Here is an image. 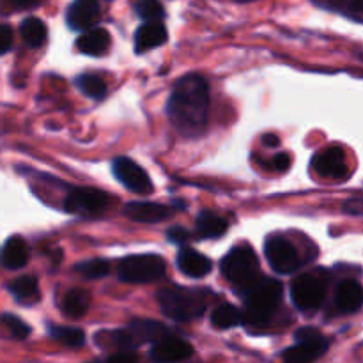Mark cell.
<instances>
[{
  "instance_id": "obj_1",
  "label": "cell",
  "mask_w": 363,
  "mask_h": 363,
  "mask_svg": "<svg viewBox=\"0 0 363 363\" xmlns=\"http://www.w3.org/2000/svg\"><path fill=\"white\" fill-rule=\"evenodd\" d=\"M209 89L204 77L194 73L177 82L167 103V113L177 131L197 135L208 121Z\"/></svg>"
},
{
  "instance_id": "obj_2",
  "label": "cell",
  "mask_w": 363,
  "mask_h": 363,
  "mask_svg": "<svg viewBox=\"0 0 363 363\" xmlns=\"http://www.w3.org/2000/svg\"><path fill=\"white\" fill-rule=\"evenodd\" d=\"M240 293L245 298V311L241 312L243 321L261 326L275 314L282 300V284L277 279H255Z\"/></svg>"
},
{
  "instance_id": "obj_3",
  "label": "cell",
  "mask_w": 363,
  "mask_h": 363,
  "mask_svg": "<svg viewBox=\"0 0 363 363\" xmlns=\"http://www.w3.org/2000/svg\"><path fill=\"white\" fill-rule=\"evenodd\" d=\"M158 303L163 314L172 321L188 323L199 319L206 311V294L190 287L169 286L158 293Z\"/></svg>"
},
{
  "instance_id": "obj_4",
  "label": "cell",
  "mask_w": 363,
  "mask_h": 363,
  "mask_svg": "<svg viewBox=\"0 0 363 363\" xmlns=\"http://www.w3.org/2000/svg\"><path fill=\"white\" fill-rule=\"evenodd\" d=\"M220 269H222L227 282L233 284L238 291H243L255 279H259L257 255L248 247H234L222 259Z\"/></svg>"
},
{
  "instance_id": "obj_5",
  "label": "cell",
  "mask_w": 363,
  "mask_h": 363,
  "mask_svg": "<svg viewBox=\"0 0 363 363\" xmlns=\"http://www.w3.org/2000/svg\"><path fill=\"white\" fill-rule=\"evenodd\" d=\"M167 262L160 255H130L117 266V275L128 284H149L163 279Z\"/></svg>"
},
{
  "instance_id": "obj_6",
  "label": "cell",
  "mask_w": 363,
  "mask_h": 363,
  "mask_svg": "<svg viewBox=\"0 0 363 363\" xmlns=\"http://www.w3.org/2000/svg\"><path fill=\"white\" fill-rule=\"evenodd\" d=\"M326 286H328V279H326L325 272H308L298 277L291 286V298L296 308L301 312H312L318 307H321L323 300L326 294Z\"/></svg>"
},
{
  "instance_id": "obj_7",
  "label": "cell",
  "mask_w": 363,
  "mask_h": 363,
  "mask_svg": "<svg viewBox=\"0 0 363 363\" xmlns=\"http://www.w3.org/2000/svg\"><path fill=\"white\" fill-rule=\"evenodd\" d=\"M328 350V340L321 332L311 326H305L296 332V346L287 347L282 358L289 363H308L321 358Z\"/></svg>"
},
{
  "instance_id": "obj_8",
  "label": "cell",
  "mask_w": 363,
  "mask_h": 363,
  "mask_svg": "<svg viewBox=\"0 0 363 363\" xmlns=\"http://www.w3.org/2000/svg\"><path fill=\"white\" fill-rule=\"evenodd\" d=\"M264 254L269 266L279 275H291V273L300 268L298 250L284 236H269L264 243Z\"/></svg>"
},
{
  "instance_id": "obj_9",
  "label": "cell",
  "mask_w": 363,
  "mask_h": 363,
  "mask_svg": "<svg viewBox=\"0 0 363 363\" xmlns=\"http://www.w3.org/2000/svg\"><path fill=\"white\" fill-rule=\"evenodd\" d=\"M112 170L117 181L124 184L128 190L140 195H147L152 191V183L149 179L147 172L138 163H135L133 160L123 158V156L116 158L112 163Z\"/></svg>"
},
{
  "instance_id": "obj_10",
  "label": "cell",
  "mask_w": 363,
  "mask_h": 363,
  "mask_svg": "<svg viewBox=\"0 0 363 363\" xmlns=\"http://www.w3.org/2000/svg\"><path fill=\"white\" fill-rule=\"evenodd\" d=\"M106 195L96 188H73L64 201V209L74 215H96L106 208Z\"/></svg>"
},
{
  "instance_id": "obj_11",
  "label": "cell",
  "mask_w": 363,
  "mask_h": 363,
  "mask_svg": "<svg viewBox=\"0 0 363 363\" xmlns=\"http://www.w3.org/2000/svg\"><path fill=\"white\" fill-rule=\"evenodd\" d=\"M312 169L319 176L332 177V179H344L347 176L346 155L340 147H328L326 151L318 152L312 160Z\"/></svg>"
},
{
  "instance_id": "obj_12",
  "label": "cell",
  "mask_w": 363,
  "mask_h": 363,
  "mask_svg": "<svg viewBox=\"0 0 363 363\" xmlns=\"http://www.w3.org/2000/svg\"><path fill=\"white\" fill-rule=\"evenodd\" d=\"M194 354V347L186 340L177 339V337L165 335L160 340H156L151 350V358L155 362L167 363V362H183Z\"/></svg>"
},
{
  "instance_id": "obj_13",
  "label": "cell",
  "mask_w": 363,
  "mask_h": 363,
  "mask_svg": "<svg viewBox=\"0 0 363 363\" xmlns=\"http://www.w3.org/2000/svg\"><path fill=\"white\" fill-rule=\"evenodd\" d=\"M101 16L98 0H74L66 14V21L73 30H87L94 27Z\"/></svg>"
},
{
  "instance_id": "obj_14",
  "label": "cell",
  "mask_w": 363,
  "mask_h": 363,
  "mask_svg": "<svg viewBox=\"0 0 363 363\" xmlns=\"http://www.w3.org/2000/svg\"><path fill=\"white\" fill-rule=\"evenodd\" d=\"M124 215L133 222L158 223L169 218L170 209L163 204H156V202H130L124 208Z\"/></svg>"
},
{
  "instance_id": "obj_15",
  "label": "cell",
  "mask_w": 363,
  "mask_h": 363,
  "mask_svg": "<svg viewBox=\"0 0 363 363\" xmlns=\"http://www.w3.org/2000/svg\"><path fill=\"white\" fill-rule=\"evenodd\" d=\"M176 262L179 272L184 273L186 277H191V279H202V277L211 272V261L206 255H202L201 252L194 250V248L179 250Z\"/></svg>"
},
{
  "instance_id": "obj_16",
  "label": "cell",
  "mask_w": 363,
  "mask_h": 363,
  "mask_svg": "<svg viewBox=\"0 0 363 363\" xmlns=\"http://www.w3.org/2000/svg\"><path fill=\"white\" fill-rule=\"evenodd\" d=\"M167 28L160 21H145L137 32H135V52L144 53L147 50L158 48L167 43Z\"/></svg>"
},
{
  "instance_id": "obj_17",
  "label": "cell",
  "mask_w": 363,
  "mask_h": 363,
  "mask_svg": "<svg viewBox=\"0 0 363 363\" xmlns=\"http://www.w3.org/2000/svg\"><path fill=\"white\" fill-rule=\"evenodd\" d=\"M30 259V250H28V245L25 243L21 238L14 236L4 243L2 250H0V262H2L4 268L7 269H20Z\"/></svg>"
},
{
  "instance_id": "obj_18",
  "label": "cell",
  "mask_w": 363,
  "mask_h": 363,
  "mask_svg": "<svg viewBox=\"0 0 363 363\" xmlns=\"http://www.w3.org/2000/svg\"><path fill=\"white\" fill-rule=\"evenodd\" d=\"M362 300L363 291L357 280H344V282H340V286L337 287L335 303L337 308H339L340 312H344V314H353V312L360 311Z\"/></svg>"
},
{
  "instance_id": "obj_19",
  "label": "cell",
  "mask_w": 363,
  "mask_h": 363,
  "mask_svg": "<svg viewBox=\"0 0 363 363\" xmlns=\"http://www.w3.org/2000/svg\"><path fill=\"white\" fill-rule=\"evenodd\" d=\"M110 46L108 30L101 27H91L84 30V34L78 38L77 48L85 55H101Z\"/></svg>"
},
{
  "instance_id": "obj_20",
  "label": "cell",
  "mask_w": 363,
  "mask_h": 363,
  "mask_svg": "<svg viewBox=\"0 0 363 363\" xmlns=\"http://www.w3.org/2000/svg\"><path fill=\"white\" fill-rule=\"evenodd\" d=\"M128 330H130L131 335H133L137 346H140V344H147V342L155 344L156 340H160L162 337H165L167 333H169V330H167L162 323L147 321V319H138V321H133L130 326H128Z\"/></svg>"
},
{
  "instance_id": "obj_21",
  "label": "cell",
  "mask_w": 363,
  "mask_h": 363,
  "mask_svg": "<svg viewBox=\"0 0 363 363\" xmlns=\"http://www.w3.org/2000/svg\"><path fill=\"white\" fill-rule=\"evenodd\" d=\"M91 305V294L84 289H69L62 298V314L78 319L87 314Z\"/></svg>"
},
{
  "instance_id": "obj_22",
  "label": "cell",
  "mask_w": 363,
  "mask_h": 363,
  "mask_svg": "<svg viewBox=\"0 0 363 363\" xmlns=\"http://www.w3.org/2000/svg\"><path fill=\"white\" fill-rule=\"evenodd\" d=\"M9 293L13 294L14 300L21 301V303H32L39 298L38 280L30 275L18 277L9 284Z\"/></svg>"
},
{
  "instance_id": "obj_23",
  "label": "cell",
  "mask_w": 363,
  "mask_h": 363,
  "mask_svg": "<svg viewBox=\"0 0 363 363\" xmlns=\"http://www.w3.org/2000/svg\"><path fill=\"white\" fill-rule=\"evenodd\" d=\"M227 222L215 213L202 211L197 216V233L202 238H220L227 233Z\"/></svg>"
},
{
  "instance_id": "obj_24",
  "label": "cell",
  "mask_w": 363,
  "mask_h": 363,
  "mask_svg": "<svg viewBox=\"0 0 363 363\" xmlns=\"http://www.w3.org/2000/svg\"><path fill=\"white\" fill-rule=\"evenodd\" d=\"M21 39L30 48H39L46 41V25L39 18H27L20 27Z\"/></svg>"
},
{
  "instance_id": "obj_25",
  "label": "cell",
  "mask_w": 363,
  "mask_h": 363,
  "mask_svg": "<svg viewBox=\"0 0 363 363\" xmlns=\"http://www.w3.org/2000/svg\"><path fill=\"white\" fill-rule=\"evenodd\" d=\"M211 323L215 328L229 330L241 325V323H243V318H241V311H238V308L233 307L230 303H223L218 305V307L213 311Z\"/></svg>"
},
{
  "instance_id": "obj_26",
  "label": "cell",
  "mask_w": 363,
  "mask_h": 363,
  "mask_svg": "<svg viewBox=\"0 0 363 363\" xmlns=\"http://www.w3.org/2000/svg\"><path fill=\"white\" fill-rule=\"evenodd\" d=\"M314 2L325 9L344 14L358 23L362 21V0H314Z\"/></svg>"
},
{
  "instance_id": "obj_27",
  "label": "cell",
  "mask_w": 363,
  "mask_h": 363,
  "mask_svg": "<svg viewBox=\"0 0 363 363\" xmlns=\"http://www.w3.org/2000/svg\"><path fill=\"white\" fill-rule=\"evenodd\" d=\"M48 333L50 337L67 347H80L85 342V333L78 328H71V326L48 325Z\"/></svg>"
},
{
  "instance_id": "obj_28",
  "label": "cell",
  "mask_w": 363,
  "mask_h": 363,
  "mask_svg": "<svg viewBox=\"0 0 363 363\" xmlns=\"http://www.w3.org/2000/svg\"><path fill=\"white\" fill-rule=\"evenodd\" d=\"M77 85L78 89L87 96V98L103 99L106 94L105 82H103L99 77H96V74H89V73L80 74V77L77 78Z\"/></svg>"
},
{
  "instance_id": "obj_29",
  "label": "cell",
  "mask_w": 363,
  "mask_h": 363,
  "mask_svg": "<svg viewBox=\"0 0 363 363\" xmlns=\"http://www.w3.org/2000/svg\"><path fill=\"white\" fill-rule=\"evenodd\" d=\"M74 272H78L80 275H84L85 279H103L105 275H108L110 264L105 259H91V261L78 262L74 266Z\"/></svg>"
},
{
  "instance_id": "obj_30",
  "label": "cell",
  "mask_w": 363,
  "mask_h": 363,
  "mask_svg": "<svg viewBox=\"0 0 363 363\" xmlns=\"http://www.w3.org/2000/svg\"><path fill=\"white\" fill-rule=\"evenodd\" d=\"M135 11L144 21H162L165 16V11L158 0H138L135 4Z\"/></svg>"
},
{
  "instance_id": "obj_31",
  "label": "cell",
  "mask_w": 363,
  "mask_h": 363,
  "mask_svg": "<svg viewBox=\"0 0 363 363\" xmlns=\"http://www.w3.org/2000/svg\"><path fill=\"white\" fill-rule=\"evenodd\" d=\"M0 321H2V325L9 330L11 335L18 340L27 339L28 333H30V328H28V326L25 325L20 318H16V315H13V314H4L2 318H0Z\"/></svg>"
},
{
  "instance_id": "obj_32",
  "label": "cell",
  "mask_w": 363,
  "mask_h": 363,
  "mask_svg": "<svg viewBox=\"0 0 363 363\" xmlns=\"http://www.w3.org/2000/svg\"><path fill=\"white\" fill-rule=\"evenodd\" d=\"M13 46V28L6 23H0V55L9 52Z\"/></svg>"
},
{
  "instance_id": "obj_33",
  "label": "cell",
  "mask_w": 363,
  "mask_h": 363,
  "mask_svg": "<svg viewBox=\"0 0 363 363\" xmlns=\"http://www.w3.org/2000/svg\"><path fill=\"white\" fill-rule=\"evenodd\" d=\"M167 238H169V241H172V243L179 245L188 240V233L183 227H172V229H169V233H167Z\"/></svg>"
},
{
  "instance_id": "obj_34",
  "label": "cell",
  "mask_w": 363,
  "mask_h": 363,
  "mask_svg": "<svg viewBox=\"0 0 363 363\" xmlns=\"http://www.w3.org/2000/svg\"><path fill=\"white\" fill-rule=\"evenodd\" d=\"M344 211L350 213V215L360 216L362 211H363L362 199L360 197H354V199H350V201H346V204H344Z\"/></svg>"
},
{
  "instance_id": "obj_35",
  "label": "cell",
  "mask_w": 363,
  "mask_h": 363,
  "mask_svg": "<svg viewBox=\"0 0 363 363\" xmlns=\"http://www.w3.org/2000/svg\"><path fill=\"white\" fill-rule=\"evenodd\" d=\"M110 362H137V354L131 353V351H119L117 354L108 357Z\"/></svg>"
},
{
  "instance_id": "obj_36",
  "label": "cell",
  "mask_w": 363,
  "mask_h": 363,
  "mask_svg": "<svg viewBox=\"0 0 363 363\" xmlns=\"http://www.w3.org/2000/svg\"><path fill=\"white\" fill-rule=\"evenodd\" d=\"M11 4V7L14 9H30V7L38 6L41 0H7Z\"/></svg>"
},
{
  "instance_id": "obj_37",
  "label": "cell",
  "mask_w": 363,
  "mask_h": 363,
  "mask_svg": "<svg viewBox=\"0 0 363 363\" xmlns=\"http://www.w3.org/2000/svg\"><path fill=\"white\" fill-rule=\"evenodd\" d=\"M273 165H275L277 170H287L291 165V158L287 155H284V152H280L279 156L273 158Z\"/></svg>"
},
{
  "instance_id": "obj_38",
  "label": "cell",
  "mask_w": 363,
  "mask_h": 363,
  "mask_svg": "<svg viewBox=\"0 0 363 363\" xmlns=\"http://www.w3.org/2000/svg\"><path fill=\"white\" fill-rule=\"evenodd\" d=\"M262 142H264L266 147H279L280 145V138L277 137V135H264V138H262Z\"/></svg>"
},
{
  "instance_id": "obj_39",
  "label": "cell",
  "mask_w": 363,
  "mask_h": 363,
  "mask_svg": "<svg viewBox=\"0 0 363 363\" xmlns=\"http://www.w3.org/2000/svg\"><path fill=\"white\" fill-rule=\"evenodd\" d=\"M238 2H250V0H238Z\"/></svg>"
}]
</instances>
